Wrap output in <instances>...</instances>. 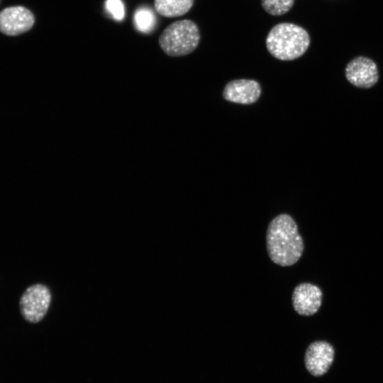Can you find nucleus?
<instances>
[{
    "mask_svg": "<svg viewBox=\"0 0 383 383\" xmlns=\"http://www.w3.org/2000/svg\"><path fill=\"white\" fill-rule=\"evenodd\" d=\"M264 10L272 16H281L288 12L294 0H261Z\"/></svg>",
    "mask_w": 383,
    "mask_h": 383,
    "instance_id": "f8f14e48",
    "label": "nucleus"
},
{
    "mask_svg": "<svg viewBox=\"0 0 383 383\" xmlns=\"http://www.w3.org/2000/svg\"><path fill=\"white\" fill-rule=\"evenodd\" d=\"M51 301L49 289L43 284L29 287L20 299V310L25 320L38 323L45 316Z\"/></svg>",
    "mask_w": 383,
    "mask_h": 383,
    "instance_id": "20e7f679",
    "label": "nucleus"
},
{
    "mask_svg": "<svg viewBox=\"0 0 383 383\" xmlns=\"http://www.w3.org/2000/svg\"><path fill=\"white\" fill-rule=\"evenodd\" d=\"M335 351L331 344L325 340L311 343L306 350L304 363L308 372L320 377L328 372L334 359Z\"/></svg>",
    "mask_w": 383,
    "mask_h": 383,
    "instance_id": "0eeeda50",
    "label": "nucleus"
},
{
    "mask_svg": "<svg viewBox=\"0 0 383 383\" xmlns=\"http://www.w3.org/2000/svg\"><path fill=\"white\" fill-rule=\"evenodd\" d=\"M266 245L270 258L278 265L291 266L299 260L304 252V241L289 215L280 214L270 222Z\"/></svg>",
    "mask_w": 383,
    "mask_h": 383,
    "instance_id": "f257e3e1",
    "label": "nucleus"
},
{
    "mask_svg": "<svg viewBox=\"0 0 383 383\" xmlns=\"http://www.w3.org/2000/svg\"><path fill=\"white\" fill-rule=\"evenodd\" d=\"M33 13L21 6L7 7L0 11V31L6 35H18L33 26Z\"/></svg>",
    "mask_w": 383,
    "mask_h": 383,
    "instance_id": "423d86ee",
    "label": "nucleus"
},
{
    "mask_svg": "<svg viewBox=\"0 0 383 383\" xmlns=\"http://www.w3.org/2000/svg\"><path fill=\"white\" fill-rule=\"evenodd\" d=\"M292 299L294 309L298 314L304 316H312L321 307L322 292L315 284L301 283L294 288Z\"/></svg>",
    "mask_w": 383,
    "mask_h": 383,
    "instance_id": "6e6552de",
    "label": "nucleus"
},
{
    "mask_svg": "<svg viewBox=\"0 0 383 383\" xmlns=\"http://www.w3.org/2000/svg\"><path fill=\"white\" fill-rule=\"evenodd\" d=\"M194 0H154L155 9L160 15L172 18L187 13Z\"/></svg>",
    "mask_w": 383,
    "mask_h": 383,
    "instance_id": "9d476101",
    "label": "nucleus"
},
{
    "mask_svg": "<svg viewBox=\"0 0 383 383\" xmlns=\"http://www.w3.org/2000/svg\"><path fill=\"white\" fill-rule=\"evenodd\" d=\"M345 74L351 84L361 89L372 87L379 79L376 63L364 56H358L350 60L345 67Z\"/></svg>",
    "mask_w": 383,
    "mask_h": 383,
    "instance_id": "39448f33",
    "label": "nucleus"
},
{
    "mask_svg": "<svg viewBox=\"0 0 383 383\" xmlns=\"http://www.w3.org/2000/svg\"><path fill=\"white\" fill-rule=\"evenodd\" d=\"M310 45L308 32L302 27L281 23L274 26L266 38L268 52L275 58L289 61L303 55Z\"/></svg>",
    "mask_w": 383,
    "mask_h": 383,
    "instance_id": "f03ea898",
    "label": "nucleus"
},
{
    "mask_svg": "<svg viewBox=\"0 0 383 383\" xmlns=\"http://www.w3.org/2000/svg\"><path fill=\"white\" fill-rule=\"evenodd\" d=\"M134 23L140 31L148 33L155 28L156 19L151 9L140 8L134 14Z\"/></svg>",
    "mask_w": 383,
    "mask_h": 383,
    "instance_id": "9b49d317",
    "label": "nucleus"
},
{
    "mask_svg": "<svg viewBox=\"0 0 383 383\" xmlns=\"http://www.w3.org/2000/svg\"><path fill=\"white\" fill-rule=\"evenodd\" d=\"M200 32L192 21L184 19L170 24L160 34L159 45L171 57H180L192 52L198 46Z\"/></svg>",
    "mask_w": 383,
    "mask_h": 383,
    "instance_id": "7ed1b4c3",
    "label": "nucleus"
},
{
    "mask_svg": "<svg viewBox=\"0 0 383 383\" xmlns=\"http://www.w3.org/2000/svg\"><path fill=\"white\" fill-rule=\"evenodd\" d=\"M106 9L115 19L121 21L123 18L124 7L121 0H107Z\"/></svg>",
    "mask_w": 383,
    "mask_h": 383,
    "instance_id": "ddd939ff",
    "label": "nucleus"
},
{
    "mask_svg": "<svg viewBox=\"0 0 383 383\" xmlns=\"http://www.w3.org/2000/svg\"><path fill=\"white\" fill-rule=\"evenodd\" d=\"M261 88L253 79H239L229 82L223 92V98L231 102L251 104L259 99Z\"/></svg>",
    "mask_w": 383,
    "mask_h": 383,
    "instance_id": "1a4fd4ad",
    "label": "nucleus"
}]
</instances>
